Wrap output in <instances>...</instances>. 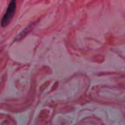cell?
<instances>
[{
	"instance_id": "1",
	"label": "cell",
	"mask_w": 125,
	"mask_h": 125,
	"mask_svg": "<svg viewBox=\"0 0 125 125\" xmlns=\"http://www.w3.org/2000/svg\"><path fill=\"white\" fill-rule=\"evenodd\" d=\"M15 8H16L15 0H12L7 9V11H6L4 15L3 16V18L1 19V26L2 27H5L6 26H7V24H9L11 22V21L12 20V18L14 16L15 12Z\"/></svg>"
}]
</instances>
